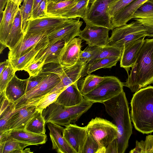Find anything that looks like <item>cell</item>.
I'll list each match as a JSON object with an SVG mask.
<instances>
[{
  "label": "cell",
  "instance_id": "1",
  "mask_svg": "<svg viewBox=\"0 0 153 153\" xmlns=\"http://www.w3.org/2000/svg\"><path fill=\"white\" fill-rule=\"evenodd\" d=\"M103 104L107 113L113 119L117 128V137L115 140L118 153H124L128 146V141L132 133L128 103L125 93L123 90Z\"/></svg>",
  "mask_w": 153,
  "mask_h": 153
},
{
  "label": "cell",
  "instance_id": "2",
  "mask_svg": "<svg viewBox=\"0 0 153 153\" xmlns=\"http://www.w3.org/2000/svg\"><path fill=\"white\" fill-rule=\"evenodd\" d=\"M130 104V118L135 129L143 134L153 132V86L135 93Z\"/></svg>",
  "mask_w": 153,
  "mask_h": 153
},
{
  "label": "cell",
  "instance_id": "3",
  "mask_svg": "<svg viewBox=\"0 0 153 153\" xmlns=\"http://www.w3.org/2000/svg\"><path fill=\"white\" fill-rule=\"evenodd\" d=\"M93 103L84 99L80 104L71 107H66L55 102L44 109L42 115L46 123H51L66 126L75 124L81 116L92 106Z\"/></svg>",
  "mask_w": 153,
  "mask_h": 153
},
{
  "label": "cell",
  "instance_id": "4",
  "mask_svg": "<svg viewBox=\"0 0 153 153\" xmlns=\"http://www.w3.org/2000/svg\"><path fill=\"white\" fill-rule=\"evenodd\" d=\"M136 62L137 77L136 92L153 84V38L144 39L139 50Z\"/></svg>",
  "mask_w": 153,
  "mask_h": 153
},
{
  "label": "cell",
  "instance_id": "5",
  "mask_svg": "<svg viewBox=\"0 0 153 153\" xmlns=\"http://www.w3.org/2000/svg\"><path fill=\"white\" fill-rule=\"evenodd\" d=\"M85 127L88 134L99 143V153H105L107 146L117 138V127L107 120L96 117L92 119Z\"/></svg>",
  "mask_w": 153,
  "mask_h": 153
},
{
  "label": "cell",
  "instance_id": "6",
  "mask_svg": "<svg viewBox=\"0 0 153 153\" xmlns=\"http://www.w3.org/2000/svg\"><path fill=\"white\" fill-rule=\"evenodd\" d=\"M87 65L82 63L79 59L75 64L71 66L65 67L56 64L55 67L51 66L46 68L45 70L57 74L61 79L60 82L49 93L62 91L68 86L78 81L86 72Z\"/></svg>",
  "mask_w": 153,
  "mask_h": 153
},
{
  "label": "cell",
  "instance_id": "7",
  "mask_svg": "<svg viewBox=\"0 0 153 153\" xmlns=\"http://www.w3.org/2000/svg\"><path fill=\"white\" fill-rule=\"evenodd\" d=\"M123 86V83L117 77L106 76L96 88L83 96L84 99L93 103H103L120 94Z\"/></svg>",
  "mask_w": 153,
  "mask_h": 153
},
{
  "label": "cell",
  "instance_id": "8",
  "mask_svg": "<svg viewBox=\"0 0 153 153\" xmlns=\"http://www.w3.org/2000/svg\"><path fill=\"white\" fill-rule=\"evenodd\" d=\"M50 72L37 86L14 103L15 109L28 105H36L41 99L60 82L61 79L59 76L55 73Z\"/></svg>",
  "mask_w": 153,
  "mask_h": 153
},
{
  "label": "cell",
  "instance_id": "9",
  "mask_svg": "<svg viewBox=\"0 0 153 153\" xmlns=\"http://www.w3.org/2000/svg\"><path fill=\"white\" fill-rule=\"evenodd\" d=\"M146 36V30L143 26L136 21L133 22L114 28L106 46L123 49L125 44Z\"/></svg>",
  "mask_w": 153,
  "mask_h": 153
},
{
  "label": "cell",
  "instance_id": "10",
  "mask_svg": "<svg viewBox=\"0 0 153 153\" xmlns=\"http://www.w3.org/2000/svg\"><path fill=\"white\" fill-rule=\"evenodd\" d=\"M119 0H90L83 19L86 24L104 27L112 30L111 18L108 13L109 6Z\"/></svg>",
  "mask_w": 153,
  "mask_h": 153
},
{
  "label": "cell",
  "instance_id": "11",
  "mask_svg": "<svg viewBox=\"0 0 153 153\" xmlns=\"http://www.w3.org/2000/svg\"><path fill=\"white\" fill-rule=\"evenodd\" d=\"M80 18L77 19H68L47 36L48 43L50 45L58 41L63 40L66 43L74 38L79 36L80 28L83 23Z\"/></svg>",
  "mask_w": 153,
  "mask_h": 153
},
{
  "label": "cell",
  "instance_id": "12",
  "mask_svg": "<svg viewBox=\"0 0 153 153\" xmlns=\"http://www.w3.org/2000/svg\"><path fill=\"white\" fill-rule=\"evenodd\" d=\"M51 30L34 33H25L23 37L8 53L9 59L19 58L30 51L41 42L47 38Z\"/></svg>",
  "mask_w": 153,
  "mask_h": 153
},
{
  "label": "cell",
  "instance_id": "13",
  "mask_svg": "<svg viewBox=\"0 0 153 153\" xmlns=\"http://www.w3.org/2000/svg\"><path fill=\"white\" fill-rule=\"evenodd\" d=\"M110 30L107 28L86 24L85 28L81 30L79 36L89 46L102 47L108 43Z\"/></svg>",
  "mask_w": 153,
  "mask_h": 153
},
{
  "label": "cell",
  "instance_id": "14",
  "mask_svg": "<svg viewBox=\"0 0 153 153\" xmlns=\"http://www.w3.org/2000/svg\"><path fill=\"white\" fill-rule=\"evenodd\" d=\"M68 19L62 17L45 16L29 19L24 34L37 33L50 30L53 31Z\"/></svg>",
  "mask_w": 153,
  "mask_h": 153
},
{
  "label": "cell",
  "instance_id": "15",
  "mask_svg": "<svg viewBox=\"0 0 153 153\" xmlns=\"http://www.w3.org/2000/svg\"><path fill=\"white\" fill-rule=\"evenodd\" d=\"M88 132L86 127H80L75 124L65 126L63 136L76 153H81Z\"/></svg>",
  "mask_w": 153,
  "mask_h": 153
},
{
  "label": "cell",
  "instance_id": "16",
  "mask_svg": "<svg viewBox=\"0 0 153 153\" xmlns=\"http://www.w3.org/2000/svg\"><path fill=\"white\" fill-rule=\"evenodd\" d=\"M36 105H27L15 109L8 123L9 130L25 129L36 112Z\"/></svg>",
  "mask_w": 153,
  "mask_h": 153
},
{
  "label": "cell",
  "instance_id": "17",
  "mask_svg": "<svg viewBox=\"0 0 153 153\" xmlns=\"http://www.w3.org/2000/svg\"><path fill=\"white\" fill-rule=\"evenodd\" d=\"M82 39L75 37L66 43L59 58V64L68 67L75 64L79 59Z\"/></svg>",
  "mask_w": 153,
  "mask_h": 153
},
{
  "label": "cell",
  "instance_id": "18",
  "mask_svg": "<svg viewBox=\"0 0 153 153\" xmlns=\"http://www.w3.org/2000/svg\"><path fill=\"white\" fill-rule=\"evenodd\" d=\"M19 6L11 0H8L2 17H0V42L5 45L7 37Z\"/></svg>",
  "mask_w": 153,
  "mask_h": 153
},
{
  "label": "cell",
  "instance_id": "19",
  "mask_svg": "<svg viewBox=\"0 0 153 153\" xmlns=\"http://www.w3.org/2000/svg\"><path fill=\"white\" fill-rule=\"evenodd\" d=\"M142 25L147 36L153 37V1L147 0L134 12L133 18Z\"/></svg>",
  "mask_w": 153,
  "mask_h": 153
},
{
  "label": "cell",
  "instance_id": "20",
  "mask_svg": "<svg viewBox=\"0 0 153 153\" xmlns=\"http://www.w3.org/2000/svg\"><path fill=\"white\" fill-rule=\"evenodd\" d=\"M145 36L125 44L120 59V67L124 68L128 75L130 68L136 62L137 53L142 46Z\"/></svg>",
  "mask_w": 153,
  "mask_h": 153
},
{
  "label": "cell",
  "instance_id": "21",
  "mask_svg": "<svg viewBox=\"0 0 153 153\" xmlns=\"http://www.w3.org/2000/svg\"><path fill=\"white\" fill-rule=\"evenodd\" d=\"M46 124L49 130L52 149L59 153H76L63 136L65 128L51 123Z\"/></svg>",
  "mask_w": 153,
  "mask_h": 153
},
{
  "label": "cell",
  "instance_id": "22",
  "mask_svg": "<svg viewBox=\"0 0 153 153\" xmlns=\"http://www.w3.org/2000/svg\"><path fill=\"white\" fill-rule=\"evenodd\" d=\"M77 81L63 90L55 102L66 107H71L81 104L84 100L82 94L79 90Z\"/></svg>",
  "mask_w": 153,
  "mask_h": 153
},
{
  "label": "cell",
  "instance_id": "23",
  "mask_svg": "<svg viewBox=\"0 0 153 153\" xmlns=\"http://www.w3.org/2000/svg\"><path fill=\"white\" fill-rule=\"evenodd\" d=\"M7 134L10 138L30 145L45 144L47 139L45 134L35 133L25 129L10 130L7 131Z\"/></svg>",
  "mask_w": 153,
  "mask_h": 153
},
{
  "label": "cell",
  "instance_id": "24",
  "mask_svg": "<svg viewBox=\"0 0 153 153\" xmlns=\"http://www.w3.org/2000/svg\"><path fill=\"white\" fill-rule=\"evenodd\" d=\"M66 43L60 40L50 45H47L41 50L33 61L41 60L44 65L48 63L59 64V58Z\"/></svg>",
  "mask_w": 153,
  "mask_h": 153
},
{
  "label": "cell",
  "instance_id": "25",
  "mask_svg": "<svg viewBox=\"0 0 153 153\" xmlns=\"http://www.w3.org/2000/svg\"><path fill=\"white\" fill-rule=\"evenodd\" d=\"M146 0H134L112 17L111 22L112 30L127 24L128 21L133 19L135 11Z\"/></svg>",
  "mask_w": 153,
  "mask_h": 153
},
{
  "label": "cell",
  "instance_id": "26",
  "mask_svg": "<svg viewBox=\"0 0 153 153\" xmlns=\"http://www.w3.org/2000/svg\"><path fill=\"white\" fill-rule=\"evenodd\" d=\"M28 81V78L20 79L15 75L4 91L6 98L10 102L14 103L25 94Z\"/></svg>",
  "mask_w": 153,
  "mask_h": 153
},
{
  "label": "cell",
  "instance_id": "27",
  "mask_svg": "<svg viewBox=\"0 0 153 153\" xmlns=\"http://www.w3.org/2000/svg\"><path fill=\"white\" fill-rule=\"evenodd\" d=\"M48 43L47 38L20 57L16 59H10L11 64L16 71L24 70L33 60L39 51L47 46Z\"/></svg>",
  "mask_w": 153,
  "mask_h": 153
},
{
  "label": "cell",
  "instance_id": "28",
  "mask_svg": "<svg viewBox=\"0 0 153 153\" xmlns=\"http://www.w3.org/2000/svg\"><path fill=\"white\" fill-rule=\"evenodd\" d=\"M24 35L22 17L19 8L14 18L5 44L10 51L12 50L18 43Z\"/></svg>",
  "mask_w": 153,
  "mask_h": 153
},
{
  "label": "cell",
  "instance_id": "29",
  "mask_svg": "<svg viewBox=\"0 0 153 153\" xmlns=\"http://www.w3.org/2000/svg\"><path fill=\"white\" fill-rule=\"evenodd\" d=\"M79 0H65L55 2L49 1L46 8V16L62 17L70 10Z\"/></svg>",
  "mask_w": 153,
  "mask_h": 153
},
{
  "label": "cell",
  "instance_id": "30",
  "mask_svg": "<svg viewBox=\"0 0 153 153\" xmlns=\"http://www.w3.org/2000/svg\"><path fill=\"white\" fill-rule=\"evenodd\" d=\"M7 131L0 133V153H23L24 148L30 145L8 137Z\"/></svg>",
  "mask_w": 153,
  "mask_h": 153
},
{
  "label": "cell",
  "instance_id": "31",
  "mask_svg": "<svg viewBox=\"0 0 153 153\" xmlns=\"http://www.w3.org/2000/svg\"><path fill=\"white\" fill-rule=\"evenodd\" d=\"M120 58V57L113 56L94 60L88 64L86 73L88 74L100 68H111L116 65Z\"/></svg>",
  "mask_w": 153,
  "mask_h": 153
},
{
  "label": "cell",
  "instance_id": "32",
  "mask_svg": "<svg viewBox=\"0 0 153 153\" xmlns=\"http://www.w3.org/2000/svg\"><path fill=\"white\" fill-rule=\"evenodd\" d=\"M46 122L42 112H36L26 125L25 129L30 132L39 134H45Z\"/></svg>",
  "mask_w": 153,
  "mask_h": 153
},
{
  "label": "cell",
  "instance_id": "33",
  "mask_svg": "<svg viewBox=\"0 0 153 153\" xmlns=\"http://www.w3.org/2000/svg\"><path fill=\"white\" fill-rule=\"evenodd\" d=\"M90 0H79L77 3L62 16L67 19L83 18L87 11Z\"/></svg>",
  "mask_w": 153,
  "mask_h": 153
},
{
  "label": "cell",
  "instance_id": "34",
  "mask_svg": "<svg viewBox=\"0 0 153 153\" xmlns=\"http://www.w3.org/2000/svg\"><path fill=\"white\" fill-rule=\"evenodd\" d=\"M105 77L88 74L83 79L79 88L82 94L88 93L96 88Z\"/></svg>",
  "mask_w": 153,
  "mask_h": 153
},
{
  "label": "cell",
  "instance_id": "35",
  "mask_svg": "<svg viewBox=\"0 0 153 153\" xmlns=\"http://www.w3.org/2000/svg\"><path fill=\"white\" fill-rule=\"evenodd\" d=\"M129 152L153 153V135L150 134L147 136L144 141L139 142L136 140L135 148Z\"/></svg>",
  "mask_w": 153,
  "mask_h": 153
},
{
  "label": "cell",
  "instance_id": "36",
  "mask_svg": "<svg viewBox=\"0 0 153 153\" xmlns=\"http://www.w3.org/2000/svg\"><path fill=\"white\" fill-rule=\"evenodd\" d=\"M123 49L112 46H106L102 47H101L98 53L89 63L94 60L102 58L113 56L121 57Z\"/></svg>",
  "mask_w": 153,
  "mask_h": 153
},
{
  "label": "cell",
  "instance_id": "37",
  "mask_svg": "<svg viewBox=\"0 0 153 153\" xmlns=\"http://www.w3.org/2000/svg\"><path fill=\"white\" fill-rule=\"evenodd\" d=\"M16 72L10 62L7 66L0 74V93L4 91Z\"/></svg>",
  "mask_w": 153,
  "mask_h": 153
},
{
  "label": "cell",
  "instance_id": "38",
  "mask_svg": "<svg viewBox=\"0 0 153 153\" xmlns=\"http://www.w3.org/2000/svg\"><path fill=\"white\" fill-rule=\"evenodd\" d=\"M100 48L97 46L88 45L83 51L81 50L79 59L83 63H89L98 53Z\"/></svg>",
  "mask_w": 153,
  "mask_h": 153
},
{
  "label": "cell",
  "instance_id": "39",
  "mask_svg": "<svg viewBox=\"0 0 153 153\" xmlns=\"http://www.w3.org/2000/svg\"><path fill=\"white\" fill-rule=\"evenodd\" d=\"M15 106L14 103L10 102L8 107L0 114V133L9 130L8 123L14 110Z\"/></svg>",
  "mask_w": 153,
  "mask_h": 153
},
{
  "label": "cell",
  "instance_id": "40",
  "mask_svg": "<svg viewBox=\"0 0 153 153\" xmlns=\"http://www.w3.org/2000/svg\"><path fill=\"white\" fill-rule=\"evenodd\" d=\"M33 4V0H24L19 7L22 17L23 29L24 32L28 19L30 17Z\"/></svg>",
  "mask_w": 153,
  "mask_h": 153
},
{
  "label": "cell",
  "instance_id": "41",
  "mask_svg": "<svg viewBox=\"0 0 153 153\" xmlns=\"http://www.w3.org/2000/svg\"><path fill=\"white\" fill-rule=\"evenodd\" d=\"M100 146L96 140L88 134L81 153H99Z\"/></svg>",
  "mask_w": 153,
  "mask_h": 153
},
{
  "label": "cell",
  "instance_id": "42",
  "mask_svg": "<svg viewBox=\"0 0 153 153\" xmlns=\"http://www.w3.org/2000/svg\"><path fill=\"white\" fill-rule=\"evenodd\" d=\"M62 91H58L49 93L41 99L36 105V110L42 112L46 107L56 101Z\"/></svg>",
  "mask_w": 153,
  "mask_h": 153
},
{
  "label": "cell",
  "instance_id": "43",
  "mask_svg": "<svg viewBox=\"0 0 153 153\" xmlns=\"http://www.w3.org/2000/svg\"><path fill=\"white\" fill-rule=\"evenodd\" d=\"M47 71H42L37 75L30 76L28 78L26 93L34 88L39 84L50 73Z\"/></svg>",
  "mask_w": 153,
  "mask_h": 153
},
{
  "label": "cell",
  "instance_id": "44",
  "mask_svg": "<svg viewBox=\"0 0 153 153\" xmlns=\"http://www.w3.org/2000/svg\"><path fill=\"white\" fill-rule=\"evenodd\" d=\"M137 77V64L136 62L132 68L130 75L123 83L124 86L128 88L132 92H136V83Z\"/></svg>",
  "mask_w": 153,
  "mask_h": 153
},
{
  "label": "cell",
  "instance_id": "45",
  "mask_svg": "<svg viewBox=\"0 0 153 153\" xmlns=\"http://www.w3.org/2000/svg\"><path fill=\"white\" fill-rule=\"evenodd\" d=\"M134 0H119L111 4L109 7L108 13L111 18Z\"/></svg>",
  "mask_w": 153,
  "mask_h": 153
},
{
  "label": "cell",
  "instance_id": "46",
  "mask_svg": "<svg viewBox=\"0 0 153 153\" xmlns=\"http://www.w3.org/2000/svg\"><path fill=\"white\" fill-rule=\"evenodd\" d=\"M44 65V62L41 60L33 61L24 70L28 73L30 76H36L42 71Z\"/></svg>",
  "mask_w": 153,
  "mask_h": 153
},
{
  "label": "cell",
  "instance_id": "47",
  "mask_svg": "<svg viewBox=\"0 0 153 153\" xmlns=\"http://www.w3.org/2000/svg\"><path fill=\"white\" fill-rule=\"evenodd\" d=\"M48 1V0H43L36 8L32 11L31 16L28 20L35 19L46 16Z\"/></svg>",
  "mask_w": 153,
  "mask_h": 153
},
{
  "label": "cell",
  "instance_id": "48",
  "mask_svg": "<svg viewBox=\"0 0 153 153\" xmlns=\"http://www.w3.org/2000/svg\"><path fill=\"white\" fill-rule=\"evenodd\" d=\"M105 153H118L117 143L115 139L106 147Z\"/></svg>",
  "mask_w": 153,
  "mask_h": 153
},
{
  "label": "cell",
  "instance_id": "49",
  "mask_svg": "<svg viewBox=\"0 0 153 153\" xmlns=\"http://www.w3.org/2000/svg\"><path fill=\"white\" fill-rule=\"evenodd\" d=\"M10 62L9 59L0 63V74L4 70Z\"/></svg>",
  "mask_w": 153,
  "mask_h": 153
},
{
  "label": "cell",
  "instance_id": "50",
  "mask_svg": "<svg viewBox=\"0 0 153 153\" xmlns=\"http://www.w3.org/2000/svg\"><path fill=\"white\" fill-rule=\"evenodd\" d=\"M8 0H0V14H3V10L5 6L8 2Z\"/></svg>",
  "mask_w": 153,
  "mask_h": 153
},
{
  "label": "cell",
  "instance_id": "51",
  "mask_svg": "<svg viewBox=\"0 0 153 153\" xmlns=\"http://www.w3.org/2000/svg\"><path fill=\"white\" fill-rule=\"evenodd\" d=\"M42 0H33V10L36 8Z\"/></svg>",
  "mask_w": 153,
  "mask_h": 153
},
{
  "label": "cell",
  "instance_id": "52",
  "mask_svg": "<svg viewBox=\"0 0 153 153\" xmlns=\"http://www.w3.org/2000/svg\"><path fill=\"white\" fill-rule=\"evenodd\" d=\"M0 52L1 54L2 52L5 48H7V46L5 45L0 43Z\"/></svg>",
  "mask_w": 153,
  "mask_h": 153
},
{
  "label": "cell",
  "instance_id": "53",
  "mask_svg": "<svg viewBox=\"0 0 153 153\" xmlns=\"http://www.w3.org/2000/svg\"><path fill=\"white\" fill-rule=\"evenodd\" d=\"M15 3L17 4L18 5L20 6L23 0H11Z\"/></svg>",
  "mask_w": 153,
  "mask_h": 153
},
{
  "label": "cell",
  "instance_id": "54",
  "mask_svg": "<svg viewBox=\"0 0 153 153\" xmlns=\"http://www.w3.org/2000/svg\"><path fill=\"white\" fill-rule=\"evenodd\" d=\"M31 151L30 150V149L29 148L26 149L25 150H23V153H32Z\"/></svg>",
  "mask_w": 153,
  "mask_h": 153
},
{
  "label": "cell",
  "instance_id": "55",
  "mask_svg": "<svg viewBox=\"0 0 153 153\" xmlns=\"http://www.w3.org/2000/svg\"><path fill=\"white\" fill-rule=\"evenodd\" d=\"M49 1H51L54 2H57L60 1L61 0H48Z\"/></svg>",
  "mask_w": 153,
  "mask_h": 153
},
{
  "label": "cell",
  "instance_id": "56",
  "mask_svg": "<svg viewBox=\"0 0 153 153\" xmlns=\"http://www.w3.org/2000/svg\"><path fill=\"white\" fill-rule=\"evenodd\" d=\"M64 0H60V1H64Z\"/></svg>",
  "mask_w": 153,
  "mask_h": 153
},
{
  "label": "cell",
  "instance_id": "57",
  "mask_svg": "<svg viewBox=\"0 0 153 153\" xmlns=\"http://www.w3.org/2000/svg\"><path fill=\"white\" fill-rule=\"evenodd\" d=\"M153 1V0H152Z\"/></svg>",
  "mask_w": 153,
  "mask_h": 153
}]
</instances>
